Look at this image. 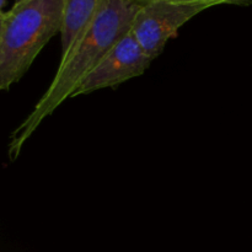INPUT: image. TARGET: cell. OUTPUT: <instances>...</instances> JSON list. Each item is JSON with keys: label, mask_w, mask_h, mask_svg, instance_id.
<instances>
[{"label": "cell", "mask_w": 252, "mask_h": 252, "mask_svg": "<svg viewBox=\"0 0 252 252\" xmlns=\"http://www.w3.org/2000/svg\"><path fill=\"white\" fill-rule=\"evenodd\" d=\"M140 5L133 0H102L91 21L61 56L58 69L43 95L10 135L7 154L16 160L46 118L51 117L74 93L111 47L130 31Z\"/></svg>", "instance_id": "cell-1"}, {"label": "cell", "mask_w": 252, "mask_h": 252, "mask_svg": "<svg viewBox=\"0 0 252 252\" xmlns=\"http://www.w3.org/2000/svg\"><path fill=\"white\" fill-rule=\"evenodd\" d=\"M65 0H24L5 12L0 34V91L31 68L47 43L61 33Z\"/></svg>", "instance_id": "cell-2"}, {"label": "cell", "mask_w": 252, "mask_h": 252, "mask_svg": "<svg viewBox=\"0 0 252 252\" xmlns=\"http://www.w3.org/2000/svg\"><path fill=\"white\" fill-rule=\"evenodd\" d=\"M209 9L207 5L155 1L140 5L130 32L153 59L162 53L170 39L179 34L185 24Z\"/></svg>", "instance_id": "cell-3"}, {"label": "cell", "mask_w": 252, "mask_h": 252, "mask_svg": "<svg viewBox=\"0 0 252 252\" xmlns=\"http://www.w3.org/2000/svg\"><path fill=\"white\" fill-rule=\"evenodd\" d=\"M153 61L129 31L111 47L97 65L84 78L73 97L116 88L130 79L138 78L148 70Z\"/></svg>", "instance_id": "cell-4"}, {"label": "cell", "mask_w": 252, "mask_h": 252, "mask_svg": "<svg viewBox=\"0 0 252 252\" xmlns=\"http://www.w3.org/2000/svg\"><path fill=\"white\" fill-rule=\"evenodd\" d=\"M102 0H65L61 30L62 54L68 51L100 7Z\"/></svg>", "instance_id": "cell-5"}, {"label": "cell", "mask_w": 252, "mask_h": 252, "mask_svg": "<svg viewBox=\"0 0 252 252\" xmlns=\"http://www.w3.org/2000/svg\"><path fill=\"white\" fill-rule=\"evenodd\" d=\"M134 2L139 5L148 4V2L155 1H167V2H180V4H198V5H207V6H217V5H248L252 2V0H133Z\"/></svg>", "instance_id": "cell-6"}, {"label": "cell", "mask_w": 252, "mask_h": 252, "mask_svg": "<svg viewBox=\"0 0 252 252\" xmlns=\"http://www.w3.org/2000/svg\"><path fill=\"white\" fill-rule=\"evenodd\" d=\"M4 17H5V12L4 11H0V34H1L2 24H4Z\"/></svg>", "instance_id": "cell-7"}, {"label": "cell", "mask_w": 252, "mask_h": 252, "mask_svg": "<svg viewBox=\"0 0 252 252\" xmlns=\"http://www.w3.org/2000/svg\"><path fill=\"white\" fill-rule=\"evenodd\" d=\"M6 1H7V0H0V11H2L4 6L6 5Z\"/></svg>", "instance_id": "cell-8"}, {"label": "cell", "mask_w": 252, "mask_h": 252, "mask_svg": "<svg viewBox=\"0 0 252 252\" xmlns=\"http://www.w3.org/2000/svg\"><path fill=\"white\" fill-rule=\"evenodd\" d=\"M21 1H24V0H14V4H19Z\"/></svg>", "instance_id": "cell-9"}]
</instances>
